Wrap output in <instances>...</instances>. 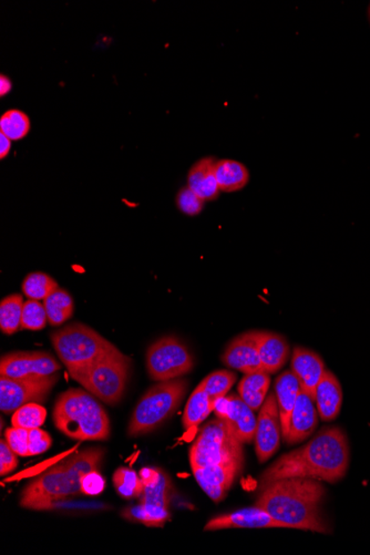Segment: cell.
I'll return each mask as SVG.
<instances>
[{"label": "cell", "instance_id": "cell-20", "mask_svg": "<svg viewBox=\"0 0 370 555\" xmlns=\"http://www.w3.org/2000/svg\"><path fill=\"white\" fill-rule=\"evenodd\" d=\"M260 362L265 371L275 374L289 361L291 348L284 336L267 331H257Z\"/></svg>", "mask_w": 370, "mask_h": 555}, {"label": "cell", "instance_id": "cell-41", "mask_svg": "<svg viewBox=\"0 0 370 555\" xmlns=\"http://www.w3.org/2000/svg\"><path fill=\"white\" fill-rule=\"evenodd\" d=\"M12 88V85L11 79H9L6 76L2 75V77H0V95L4 97V95L8 94L11 93Z\"/></svg>", "mask_w": 370, "mask_h": 555}, {"label": "cell", "instance_id": "cell-38", "mask_svg": "<svg viewBox=\"0 0 370 555\" xmlns=\"http://www.w3.org/2000/svg\"><path fill=\"white\" fill-rule=\"evenodd\" d=\"M18 454L9 447L6 440L0 443V475H8L15 470L18 466Z\"/></svg>", "mask_w": 370, "mask_h": 555}, {"label": "cell", "instance_id": "cell-21", "mask_svg": "<svg viewBox=\"0 0 370 555\" xmlns=\"http://www.w3.org/2000/svg\"><path fill=\"white\" fill-rule=\"evenodd\" d=\"M216 159L207 157L196 162L187 175V186L204 202L214 201L220 195L216 175Z\"/></svg>", "mask_w": 370, "mask_h": 555}, {"label": "cell", "instance_id": "cell-42", "mask_svg": "<svg viewBox=\"0 0 370 555\" xmlns=\"http://www.w3.org/2000/svg\"><path fill=\"white\" fill-rule=\"evenodd\" d=\"M368 16H369V21H370V4H369V9H368Z\"/></svg>", "mask_w": 370, "mask_h": 555}, {"label": "cell", "instance_id": "cell-33", "mask_svg": "<svg viewBox=\"0 0 370 555\" xmlns=\"http://www.w3.org/2000/svg\"><path fill=\"white\" fill-rule=\"evenodd\" d=\"M47 418V411L37 403L27 404L12 413V427L31 430L40 428Z\"/></svg>", "mask_w": 370, "mask_h": 555}, {"label": "cell", "instance_id": "cell-7", "mask_svg": "<svg viewBox=\"0 0 370 555\" xmlns=\"http://www.w3.org/2000/svg\"><path fill=\"white\" fill-rule=\"evenodd\" d=\"M130 371V357L113 346L74 380L103 403L117 404L125 395Z\"/></svg>", "mask_w": 370, "mask_h": 555}, {"label": "cell", "instance_id": "cell-27", "mask_svg": "<svg viewBox=\"0 0 370 555\" xmlns=\"http://www.w3.org/2000/svg\"><path fill=\"white\" fill-rule=\"evenodd\" d=\"M48 322L52 326H61L70 321L75 311L74 299L66 290L59 288L44 300Z\"/></svg>", "mask_w": 370, "mask_h": 555}, {"label": "cell", "instance_id": "cell-24", "mask_svg": "<svg viewBox=\"0 0 370 555\" xmlns=\"http://www.w3.org/2000/svg\"><path fill=\"white\" fill-rule=\"evenodd\" d=\"M271 386V377L268 372L259 371L245 375L237 385V393L254 412L263 406Z\"/></svg>", "mask_w": 370, "mask_h": 555}, {"label": "cell", "instance_id": "cell-29", "mask_svg": "<svg viewBox=\"0 0 370 555\" xmlns=\"http://www.w3.org/2000/svg\"><path fill=\"white\" fill-rule=\"evenodd\" d=\"M112 481L117 493L125 499L140 498L144 482L135 470L121 467L113 473Z\"/></svg>", "mask_w": 370, "mask_h": 555}, {"label": "cell", "instance_id": "cell-10", "mask_svg": "<svg viewBox=\"0 0 370 555\" xmlns=\"http://www.w3.org/2000/svg\"><path fill=\"white\" fill-rule=\"evenodd\" d=\"M140 477L144 482V494L140 497L144 511V526L161 527L170 518L169 504L173 491L170 477L162 470L152 468H144L140 471Z\"/></svg>", "mask_w": 370, "mask_h": 555}, {"label": "cell", "instance_id": "cell-25", "mask_svg": "<svg viewBox=\"0 0 370 555\" xmlns=\"http://www.w3.org/2000/svg\"><path fill=\"white\" fill-rule=\"evenodd\" d=\"M216 175L222 192L232 193L245 188L250 181V172L244 165L234 160H220L216 163Z\"/></svg>", "mask_w": 370, "mask_h": 555}, {"label": "cell", "instance_id": "cell-19", "mask_svg": "<svg viewBox=\"0 0 370 555\" xmlns=\"http://www.w3.org/2000/svg\"><path fill=\"white\" fill-rule=\"evenodd\" d=\"M318 412L315 402L303 390H300L299 397L292 412L290 430L284 440L287 445L301 443L312 436L318 425Z\"/></svg>", "mask_w": 370, "mask_h": 555}, {"label": "cell", "instance_id": "cell-18", "mask_svg": "<svg viewBox=\"0 0 370 555\" xmlns=\"http://www.w3.org/2000/svg\"><path fill=\"white\" fill-rule=\"evenodd\" d=\"M291 371L299 380L300 389L315 402V391L326 371L322 357L313 350L297 346L292 354Z\"/></svg>", "mask_w": 370, "mask_h": 555}, {"label": "cell", "instance_id": "cell-2", "mask_svg": "<svg viewBox=\"0 0 370 555\" xmlns=\"http://www.w3.org/2000/svg\"><path fill=\"white\" fill-rule=\"evenodd\" d=\"M326 489L319 480L309 477H284L260 486L255 506L285 523L290 529L330 534L323 516Z\"/></svg>", "mask_w": 370, "mask_h": 555}, {"label": "cell", "instance_id": "cell-12", "mask_svg": "<svg viewBox=\"0 0 370 555\" xmlns=\"http://www.w3.org/2000/svg\"><path fill=\"white\" fill-rule=\"evenodd\" d=\"M61 370V363L45 352H13L4 355L0 361V375L4 379H43Z\"/></svg>", "mask_w": 370, "mask_h": 555}, {"label": "cell", "instance_id": "cell-4", "mask_svg": "<svg viewBox=\"0 0 370 555\" xmlns=\"http://www.w3.org/2000/svg\"><path fill=\"white\" fill-rule=\"evenodd\" d=\"M53 422L63 435L75 440H108L111 420L89 391L72 388L62 393L53 408Z\"/></svg>", "mask_w": 370, "mask_h": 555}, {"label": "cell", "instance_id": "cell-5", "mask_svg": "<svg viewBox=\"0 0 370 555\" xmlns=\"http://www.w3.org/2000/svg\"><path fill=\"white\" fill-rule=\"evenodd\" d=\"M52 343L71 379H76L114 346L97 331L80 322L54 331Z\"/></svg>", "mask_w": 370, "mask_h": 555}, {"label": "cell", "instance_id": "cell-35", "mask_svg": "<svg viewBox=\"0 0 370 555\" xmlns=\"http://www.w3.org/2000/svg\"><path fill=\"white\" fill-rule=\"evenodd\" d=\"M177 206L182 213L189 216H199L204 208V201L189 186L182 188L177 195Z\"/></svg>", "mask_w": 370, "mask_h": 555}, {"label": "cell", "instance_id": "cell-39", "mask_svg": "<svg viewBox=\"0 0 370 555\" xmlns=\"http://www.w3.org/2000/svg\"><path fill=\"white\" fill-rule=\"evenodd\" d=\"M106 481L99 471H93L82 477L81 493L88 495H97L103 493Z\"/></svg>", "mask_w": 370, "mask_h": 555}, {"label": "cell", "instance_id": "cell-32", "mask_svg": "<svg viewBox=\"0 0 370 555\" xmlns=\"http://www.w3.org/2000/svg\"><path fill=\"white\" fill-rule=\"evenodd\" d=\"M236 375L230 371H217L208 375L199 386L214 400L226 397L233 385L235 384Z\"/></svg>", "mask_w": 370, "mask_h": 555}, {"label": "cell", "instance_id": "cell-14", "mask_svg": "<svg viewBox=\"0 0 370 555\" xmlns=\"http://www.w3.org/2000/svg\"><path fill=\"white\" fill-rule=\"evenodd\" d=\"M218 418H221L230 426L237 439L242 444H251L255 438L258 418L239 394L226 395L218 399L214 408Z\"/></svg>", "mask_w": 370, "mask_h": 555}, {"label": "cell", "instance_id": "cell-28", "mask_svg": "<svg viewBox=\"0 0 370 555\" xmlns=\"http://www.w3.org/2000/svg\"><path fill=\"white\" fill-rule=\"evenodd\" d=\"M24 298L20 294L9 295L0 303V330L4 334L12 335L21 330Z\"/></svg>", "mask_w": 370, "mask_h": 555}, {"label": "cell", "instance_id": "cell-34", "mask_svg": "<svg viewBox=\"0 0 370 555\" xmlns=\"http://www.w3.org/2000/svg\"><path fill=\"white\" fill-rule=\"evenodd\" d=\"M48 322L44 303L35 299L26 300L22 311L21 330L41 331Z\"/></svg>", "mask_w": 370, "mask_h": 555}, {"label": "cell", "instance_id": "cell-9", "mask_svg": "<svg viewBox=\"0 0 370 555\" xmlns=\"http://www.w3.org/2000/svg\"><path fill=\"white\" fill-rule=\"evenodd\" d=\"M145 358L150 379L158 383L181 379L194 367L189 348L175 336H166L151 345Z\"/></svg>", "mask_w": 370, "mask_h": 555}, {"label": "cell", "instance_id": "cell-15", "mask_svg": "<svg viewBox=\"0 0 370 555\" xmlns=\"http://www.w3.org/2000/svg\"><path fill=\"white\" fill-rule=\"evenodd\" d=\"M245 461L217 463L193 471L195 480L214 502H221L226 497L236 477L243 470Z\"/></svg>", "mask_w": 370, "mask_h": 555}, {"label": "cell", "instance_id": "cell-31", "mask_svg": "<svg viewBox=\"0 0 370 555\" xmlns=\"http://www.w3.org/2000/svg\"><path fill=\"white\" fill-rule=\"evenodd\" d=\"M29 117L25 112L12 109L0 118V132L12 141L24 139L30 131Z\"/></svg>", "mask_w": 370, "mask_h": 555}, {"label": "cell", "instance_id": "cell-30", "mask_svg": "<svg viewBox=\"0 0 370 555\" xmlns=\"http://www.w3.org/2000/svg\"><path fill=\"white\" fill-rule=\"evenodd\" d=\"M22 293L29 299L44 300L59 289V285L52 276L45 273L35 272L26 276L22 282Z\"/></svg>", "mask_w": 370, "mask_h": 555}, {"label": "cell", "instance_id": "cell-22", "mask_svg": "<svg viewBox=\"0 0 370 555\" xmlns=\"http://www.w3.org/2000/svg\"><path fill=\"white\" fill-rule=\"evenodd\" d=\"M315 404L323 421H332L340 415L342 404V389L340 380L327 371L315 391Z\"/></svg>", "mask_w": 370, "mask_h": 555}, {"label": "cell", "instance_id": "cell-40", "mask_svg": "<svg viewBox=\"0 0 370 555\" xmlns=\"http://www.w3.org/2000/svg\"><path fill=\"white\" fill-rule=\"evenodd\" d=\"M0 144H2V147H0V159L4 160V158L8 157L9 152H11L12 140L2 134V132H0Z\"/></svg>", "mask_w": 370, "mask_h": 555}, {"label": "cell", "instance_id": "cell-1", "mask_svg": "<svg viewBox=\"0 0 370 555\" xmlns=\"http://www.w3.org/2000/svg\"><path fill=\"white\" fill-rule=\"evenodd\" d=\"M349 445L340 427L323 428L303 447L283 454L263 472L260 486L284 477H309L335 484L346 476Z\"/></svg>", "mask_w": 370, "mask_h": 555}, {"label": "cell", "instance_id": "cell-36", "mask_svg": "<svg viewBox=\"0 0 370 555\" xmlns=\"http://www.w3.org/2000/svg\"><path fill=\"white\" fill-rule=\"evenodd\" d=\"M4 440L7 441L9 447L20 457H29V430L22 428H8L4 432Z\"/></svg>", "mask_w": 370, "mask_h": 555}, {"label": "cell", "instance_id": "cell-11", "mask_svg": "<svg viewBox=\"0 0 370 555\" xmlns=\"http://www.w3.org/2000/svg\"><path fill=\"white\" fill-rule=\"evenodd\" d=\"M57 374L43 379H0V409L4 413H13L27 404L44 403L50 391L58 383Z\"/></svg>", "mask_w": 370, "mask_h": 555}, {"label": "cell", "instance_id": "cell-23", "mask_svg": "<svg viewBox=\"0 0 370 555\" xmlns=\"http://www.w3.org/2000/svg\"><path fill=\"white\" fill-rule=\"evenodd\" d=\"M300 386L294 372L286 371L277 377L275 381V395L278 412H280L282 438L285 440L290 430L292 412L299 397Z\"/></svg>", "mask_w": 370, "mask_h": 555}, {"label": "cell", "instance_id": "cell-13", "mask_svg": "<svg viewBox=\"0 0 370 555\" xmlns=\"http://www.w3.org/2000/svg\"><path fill=\"white\" fill-rule=\"evenodd\" d=\"M282 427L275 393L267 395L260 407L255 431V453L259 461H267L280 447Z\"/></svg>", "mask_w": 370, "mask_h": 555}, {"label": "cell", "instance_id": "cell-37", "mask_svg": "<svg viewBox=\"0 0 370 555\" xmlns=\"http://www.w3.org/2000/svg\"><path fill=\"white\" fill-rule=\"evenodd\" d=\"M52 443V437L48 435V432L39 429V428L29 430V457L47 452Z\"/></svg>", "mask_w": 370, "mask_h": 555}, {"label": "cell", "instance_id": "cell-17", "mask_svg": "<svg viewBox=\"0 0 370 555\" xmlns=\"http://www.w3.org/2000/svg\"><path fill=\"white\" fill-rule=\"evenodd\" d=\"M267 527H282L290 529L289 526L276 520L271 514L254 506L244 508L231 513L212 518L204 526V531H218L226 529H267Z\"/></svg>", "mask_w": 370, "mask_h": 555}, {"label": "cell", "instance_id": "cell-6", "mask_svg": "<svg viewBox=\"0 0 370 555\" xmlns=\"http://www.w3.org/2000/svg\"><path fill=\"white\" fill-rule=\"evenodd\" d=\"M186 391L187 380L184 379L161 381L151 387L132 413L127 435L135 438L157 429L180 407Z\"/></svg>", "mask_w": 370, "mask_h": 555}, {"label": "cell", "instance_id": "cell-16", "mask_svg": "<svg viewBox=\"0 0 370 555\" xmlns=\"http://www.w3.org/2000/svg\"><path fill=\"white\" fill-rule=\"evenodd\" d=\"M221 359L224 365L245 375L265 371L259 353L257 331H248L232 339Z\"/></svg>", "mask_w": 370, "mask_h": 555}, {"label": "cell", "instance_id": "cell-8", "mask_svg": "<svg viewBox=\"0 0 370 555\" xmlns=\"http://www.w3.org/2000/svg\"><path fill=\"white\" fill-rule=\"evenodd\" d=\"M234 461H245L243 444L221 418L207 422L190 448L192 470Z\"/></svg>", "mask_w": 370, "mask_h": 555}, {"label": "cell", "instance_id": "cell-3", "mask_svg": "<svg viewBox=\"0 0 370 555\" xmlns=\"http://www.w3.org/2000/svg\"><path fill=\"white\" fill-rule=\"evenodd\" d=\"M104 456L102 448H90L70 454L27 485L21 506L31 510H47L53 502L81 493L82 477L99 471Z\"/></svg>", "mask_w": 370, "mask_h": 555}, {"label": "cell", "instance_id": "cell-26", "mask_svg": "<svg viewBox=\"0 0 370 555\" xmlns=\"http://www.w3.org/2000/svg\"><path fill=\"white\" fill-rule=\"evenodd\" d=\"M217 400L212 399L200 386L196 387L193 394L187 400L184 420V427L186 430L196 428L207 420L210 413L214 412Z\"/></svg>", "mask_w": 370, "mask_h": 555}]
</instances>
